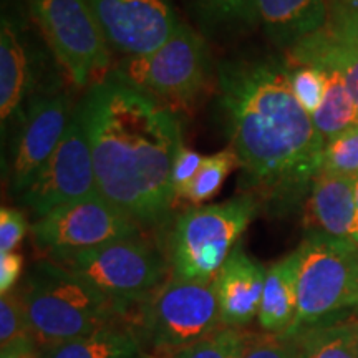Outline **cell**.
<instances>
[{"mask_svg": "<svg viewBox=\"0 0 358 358\" xmlns=\"http://www.w3.org/2000/svg\"><path fill=\"white\" fill-rule=\"evenodd\" d=\"M29 231L25 214L20 209H0V254L13 252Z\"/></svg>", "mask_w": 358, "mask_h": 358, "instance_id": "30", "label": "cell"}, {"mask_svg": "<svg viewBox=\"0 0 358 358\" xmlns=\"http://www.w3.org/2000/svg\"><path fill=\"white\" fill-rule=\"evenodd\" d=\"M30 231L35 244L52 257L143 234L145 229L96 192L35 219Z\"/></svg>", "mask_w": 358, "mask_h": 358, "instance_id": "10", "label": "cell"}, {"mask_svg": "<svg viewBox=\"0 0 358 358\" xmlns=\"http://www.w3.org/2000/svg\"><path fill=\"white\" fill-rule=\"evenodd\" d=\"M257 213L256 201L239 194L224 203L196 206L178 214L169 222L166 239L171 275L194 282L216 279Z\"/></svg>", "mask_w": 358, "mask_h": 358, "instance_id": "4", "label": "cell"}, {"mask_svg": "<svg viewBox=\"0 0 358 358\" xmlns=\"http://www.w3.org/2000/svg\"><path fill=\"white\" fill-rule=\"evenodd\" d=\"M267 268L237 244L217 272L219 313L224 327H244L257 317Z\"/></svg>", "mask_w": 358, "mask_h": 358, "instance_id": "16", "label": "cell"}, {"mask_svg": "<svg viewBox=\"0 0 358 358\" xmlns=\"http://www.w3.org/2000/svg\"><path fill=\"white\" fill-rule=\"evenodd\" d=\"M297 315V256L295 252L267 268L257 320L266 332L287 334Z\"/></svg>", "mask_w": 358, "mask_h": 358, "instance_id": "21", "label": "cell"}, {"mask_svg": "<svg viewBox=\"0 0 358 358\" xmlns=\"http://www.w3.org/2000/svg\"><path fill=\"white\" fill-rule=\"evenodd\" d=\"M43 358H146L140 330L127 319L95 332L42 348Z\"/></svg>", "mask_w": 358, "mask_h": 358, "instance_id": "20", "label": "cell"}, {"mask_svg": "<svg viewBox=\"0 0 358 358\" xmlns=\"http://www.w3.org/2000/svg\"><path fill=\"white\" fill-rule=\"evenodd\" d=\"M53 58L77 87L108 73L111 57L88 0H27Z\"/></svg>", "mask_w": 358, "mask_h": 358, "instance_id": "9", "label": "cell"}, {"mask_svg": "<svg viewBox=\"0 0 358 358\" xmlns=\"http://www.w3.org/2000/svg\"><path fill=\"white\" fill-rule=\"evenodd\" d=\"M96 192L92 148L77 105L60 145L17 201L30 209L35 219H40L58 206Z\"/></svg>", "mask_w": 358, "mask_h": 358, "instance_id": "11", "label": "cell"}, {"mask_svg": "<svg viewBox=\"0 0 358 358\" xmlns=\"http://www.w3.org/2000/svg\"><path fill=\"white\" fill-rule=\"evenodd\" d=\"M206 156H203L198 151L191 150L186 145L179 146L176 158L173 163V173H171V185L174 187V192L182 189V187L189 185L198 174L201 164H203Z\"/></svg>", "mask_w": 358, "mask_h": 358, "instance_id": "31", "label": "cell"}, {"mask_svg": "<svg viewBox=\"0 0 358 358\" xmlns=\"http://www.w3.org/2000/svg\"><path fill=\"white\" fill-rule=\"evenodd\" d=\"M287 60L335 71L358 108V24L345 8L335 6L324 29L287 50Z\"/></svg>", "mask_w": 358, "mask_h": 358, "instance_id": "15", "label": "cell"}, {"mask_svg": "<svg viewBox=\"0 0 358 358\" xmlns=\"http://www.w3.org/2000/svg\"><path fill=\"white\" fill-rule=\"evenodd\" d=\"M257 8L264 34L285 50L319 32L330 19L325 0H257Z\"/></svg>", "mask_w": 358, "mask_h": 358, "instance_id": "18", "label": "cell"}, {"mask_svg": "<svg viewBox=\"0 0 358 358\" xmlns=\"http://www.w3.org/2000/svg\"><path fill=\"white\" fill-rule=\"evenodd\" d=\"M47 58L35 47L24 25L10 15H2L0 29V122L2 136L19 123L35 98L62 85L57 75H45Z\"/></svg>", "mask_w": 358, "mask_h": 358, "instance_id": "13", "label": "cell"}, {"mask_svg": "<svg viewBox=\"0 0 358 358\" xmlns=\"http://www.w3.org/2000/svg\"><path fill=\"white\" fill-rule=\"evenodd\" d=\"M239 358H297L289 334H244Z\"/></svg>", "mask_w": 358, "mask_h": 358, "instance_id": "28", "label": "cell"}, {"mask_svg": "<svg viewBox=\"0 0 358 358\" xmlns=\"http://www.w3.org/2000/svg\"><path fill=\"white\" fill-rule=\"evenodd\" d=\"M244 332L234 327H221L194 345L178 352L171 358H239Z\"/></svg>", "mask_w": 358, "mask_h": 358, "instance_id": "26", "label": "cell"}, {"mask_svg": "<svg viewBox=\"0 0 358 358\" xmlns=\"http://www.w3.org/2000/svg\"><path fill=\"white\" fill-rule=\"evenodd\" d=\"M337 6L345 8V10L353 17V20L358 24V0H338Z\"/></svg>", "mask_w": 358, "mask_h": 358, "instance_id": "34", "label": "cell"}, {"mask_svg": "<svg viewBox=\"0 0 358 358\" xmlns=\"http://www.w3.org/2000/svg\"><path fill=\"white\" fill-rule=\"evenodd\" d=\"M353 330H355V340H357V348H358V319L353 320Z\"/></svg>", "mask_w": 358, "mask_h": 358, "instance_id": "36", "label": "cell"}, {"mask_svg": "<svg viewBox=\"0 0 358 358\" xmlns=\"http://www.w3.org/2000/svg\"><path fill=\"white\" fill-rule=\"evenodd\" d=\"M234 168H239V159L231 146L211 156H206L198 174L189 185L178 192L176 201H186L192 206L206 203L217 194L222 182Z\"/></svg>", "mask_w": 358, "mask_h": 358, "instance_id": "24", "label": "cell"}, {"mask_svg": "<svg viewBox=\"0 0 358 358\" xmlns=\"http://www.w3.org/2000/svg\"><path fill=\"white\" fill-rule=\"evenodd\" d=\"M353 185H355V198H357V203H358V176L353 178Z\"/></svg>", "mask_w": 358, "mask_h": 358, "instance_id": "37", "label": "cell"}, {"mask_svg": "<svg viewBox=\"0 0 358 358\" xmlns=\"http://www.w3.org/2000/svg\"><path fill=\"white\" fill-rule=\"evenodd\" d=\"M24 268V257L19 252L0 254V294H8L15 289Z\"/></svg>", "mask_w": 358, "mask_h": 358, "instance_id": "32", "label": "cell"}, {"mask_svg": "<svg viewBox=\"0 0 358 358\" xmlns=\"http://www.w3.org/2000/svg\"><path fill=\"white\" fill-rule=\"evenodd\" d=\"M75 108L73 98L58 85L35 98L20 116L8 168V189L13 198H20L50 159L69 128Z\"/></svg>", "mask_w": 358, "mask_h": 358, "instance_id": "12", "label": "cell"}, {"mask_svg": "<svg viewBox=\"0 0 358 358\" xmlns=\"http://www.w3.org/2000/svg\"><path fill=\"white\" fill-rule=\"evenodd\" d=\"M111 71L178 113L191 111L209 88L213 58L208 40L194 27L181 22L158 50L123 57Z\"/></svg>", "mask_w": 358, "mask_h": 358, "instance_id": "5", "label": "cell"}, {"mask_svg": "<svg viewBox=\"0 0 358 358\" xmlns=\"http://www.w3.org/2000/svg\"><path fill=\"white\" fill-rule=\"evenodd\" d=\"M352 307H358V274L355 280V289H353V295H352Z\"/></svg>", "mask_w": 358, "mask_h": 358, "instance_id": "35", "label": "cell"}, {"mask_svg": "<svg viewBox=\"0 0 358 358\" xmlns=\"http://www.w3.org/2000/svg\"><path fill=\"white\" fill-rule=\"evenodd\" d=\"M289 335L297 358H358L353 320L327 317Z\"/></svg>", "mask_w": 358, "mask_h": 358, "instance_id": "22", "label": "cell"}, {"mask_svg": "<svg viewBox=\"0 0 358 358\" xmlns=\"http://www.w3.org/2000/svg\"><path fill=\"white\" fill-rule=\"evenodd\" d=\"M30 334L40 347L92 334L129 310L52 259L35 262L17 287Z\"/></svg>", "mask_w": 358, "mask_h": 358, "instance_id": "3", "label": "cell"}, {"mask_svg": "<svg viewBox=\"0 0 358 358\" xmlns=\"http://www.w3.org/2000/svg\"><path fill=\"white\" fill-rule=\"evenodd\" d=\"M98 192L143 229L171 222L173 163L182 141L174 110L108 71L78 103Z\"/></svg>", "mask_w": 358, "mask_h": 358, "instance_id": "2", "label": "cell"}, {"mask_svg": "<svg viewBox=\"0 0 358 358\" xmlns=\"http://www.w3.org/2000/svg\"><path fill=\"white\" fill-rule=\"evenodd\" d=\"M30 334L24 306L17 289L0 297V347Z\"/></svg>", "mask_w": 358, "mask_h": 358, "instance_id": "29", "label": "cell"}, {"mask_svg": "<svg viewBox=\"0 0 358 358\" xmlns=\"http://www.w3.org/2000/svg\"><path fill=\"white\" fill-rule=\"evenodd\" d=\"M308 203L322 232L358 245V203L353 178L319 173L312 182Z\"/></svg>", "mask_w": 358, "mask_h": 358, "instance_id": "17", "label": "cell"}, {"mask_svg": "<svg viewBox=\"0 0 358 358\" xmlns=\"http://www.w3.org/2000/svg\"><path fill=\"white\" fill-rule=\"evenodd\" d=\"M297 256V315L292 334L352 307L358 274V245L313 231L294 250Z\"/></svg>", "mask_w": 358, "mask_h": 358, "instance_id": "8", "label": "cell"}, {"mask_svg": "<svg viewBox=\"0 0 358 358\" xmlns=\"http://www.w3.org/2000/svg\"><path fill=\"white\" fill-rule=\"evenodd\" d=\"M289 82L295 98L308 115L313 116L320 108L327 92V75L315 66H289Z\"/></svg>", "mask_w": 358, "mask_h": 358, "instance_id": "27", "label": "cell"}, {"mask_svg": "<svg viewBox=\"0 0 358 358\" xmlns=\"http://www.w3.org/2000/svg\"><path fill=\"white\" fill-rule=\"evenodd\" d=\"M216 284L169 275L140 307L146 358H171L221 329Z\"/></svg>", "mask_w": 358, "mask_h": 358, "instance_id": "7", "label": "cell"}, {"mask_svg": "<svg viewBox=\"0 0 358 358\" xmlns=\"http://www.w3.org/2000/svg\"><path fill=\"white\" fill-rule=\"evenodd\" d=\"M324 71L327 75L325 98L312 120L327 143L358 124V108L340 75L329 70Z\"/></svg>", "mask_w": 358, "mask_h": 358, "instance_id": "23", "label": "cell"}, {"mask_svg": "<svg viewBox=\"0 0 358 358\" xmlns=\"http://www.w3.org/2000/svg\"><path fill=\"white\" fill-rule=\"evenodd\" d=\"M85 279L120 306L141 307L171 274L168 256L143 234L48 257Z\"/></svg>", "mask_w": 358, "mask_h": 358, "instance_id": "6", "label": "cell"}, {"mask_svg": "<svg viewBox=\"0 0 358 358\" xmlns=\"http://www.w3.org/2000/svg\"><path fill=\"white\" fill-rule=\"evenodd\" d=\"M111 50L140 57L158 50L181 24L171 0H88Z\"/></svg>", "mask_w": 358, "mask_h": 358, "instance_id": "14", "label": "cell"}, {"mask_svg": "<svg viewBox=\"0 0 358 358\" xmlns=\"http://www.w3.org/2000/svg\"><path fill=\"white\" fill-rule=\"evenodd\" d=\"M217 105L241 194L268 216L292 213L320 173L325 141L290 88L287 62L257 50L224 58Z\"/></svg>", "mask_w": 358, "mask_h": 358, "instance_id": "1", "label": "cell"}, {"mask_svg": "<svg viewBox=\"0 0 358 358\" xmlns=\"http://www.w3.org/2000/svg\"><path fill=\"white\" fill-rule=\"evenodd\" d=\"M0 358H43V355L37 340L32 335H24L3 345L0 350Z\"/></svg>", "mask_w": 358, "mask_h": 358, "instance_id": "33", "label": "cell"}, {"mask_svg": "<svg viewBox=\"0 0 358 358\" xmlns=\"http://www.w3.org/2000/svg\"><path fill=\"white\" fill-rule=\"evenodd\" d=\"M320 173L358 176V124L325 143Z\"/></svg>", "mask_w": 358, "mask_h": 358, "instance_id": "25", "label": "cell"}, {"mask_svg": "<svg viewBox=\"0 0 358 358\" xmlns=\"http://www.w3.org/2000/svg\"><path fill=\"white\" fill-rule=\"evenodd\" d=\"M192 25L206 40L236 42L259 25L257 0H181Z\"/></svg>", "mask_w": 358, "mask_h": 358, "instance_id": "19", "label": "cell"}]
</instances>
